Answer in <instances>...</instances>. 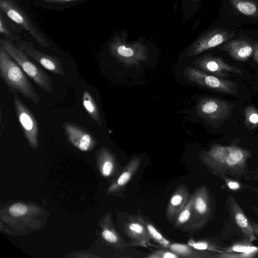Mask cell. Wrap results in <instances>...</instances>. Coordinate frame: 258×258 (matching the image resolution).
<instances>
[{
  "label": "cell",
  "instance_id": "484cf974",
  "mask_svg": "<svg viewBox=\"0 0 258 258\" xmlns=\"http://www.w3.org/2000/svg\"><path fill=\"white\" fill-rule=\"evenodd\" d=\"M3 12L0 10V32L10 40L18 42L20 40V37L15 34L8 25L4 16Z\"/></svg>",
  "mask_w": 258,
  "mask_h": 258
},
{
  "label": "cell",
  "instance_id": "8fae6325",
  "mask_svg": "<svg viewBox=\"0 0 258 258\" xmlns=\"http://www.w3.org/2000/svg\"><path fill=\"white\" fill-rule=\"evenodd\" d=\"M16 45L48 71L60 76L66 75L61 60L59 57L39 51L35 48L33 44L31 42L20 40L16 42Z\"/></svg>",
  "mask_w": 258,
  "mask_h": 258
},
{
  "label": "cell",
  "instance_id": "9a60e30c",
  "mask_svg": "<svg viewBox=\"0 0 258 258\" xmlns=\"http://www.w3.org/2000/svg\"><path fill=\"white\" fill-rule=\"evenodd\" d=\"M62 126L68 140L81 150L86 151L93 146L94 137L86 129L71 122H63Z\"/></svg>",
  "mask_w": 258,
  "mask_h": 258
},
{
  "label": "cell",
  "instance_id": "ffe728a7",
  "mask_svg": "<svg viewBox=\"0 0 258 258\" xmlns=\"http://www.w3.org/2000/svg\"><path fill=\"white\" fill-rule=\"evenodd\" d=\"M84 108L92 119L99 125H102V120L98 107L93 97L87 90H84L82 96Z\"/></svg>",
  "mask_w": 258,
  "mask_h": 258
},
{
  "label": "cell",
  "instance_id": "d590c367",
  "mask_svg": "<svg viewBox=\"0 0 258 258\" xmlns=\"http://www.w3.org/2000/svg\"><path fill=\"white\" fill-rule=\"evenodd\" d=\"M250 189L253 190L258 196V189L253 187H250Z\"/></svg>",
  "mask_w": 258,
  "mask_h": 258
},
{
  "label": "cell",
  "instance_id": "9c48e42d",
  "mask_svg": "<svg viewBox=\"0 0 258 258\" xmlns=\"http://www.w3.org/2000/svg\"><path fill=\"white\" fill-rule=\"evenodd\" d=\"M192 215L187 230L198 229L204 225L211 213L209 195L205 186H201L192 194Z\"/></svg>",
  "mask_w": 258,
  "mask_h": 258
},
{
  "label": "cell",
  "instance_id": "8992f818",
  "mask_svg": "<svg viewBox=\"0 0 258 258\" xmlns=\"http://www.w3.org/2000/svg\"><path fill=\"white\" fill-rule=\"evenodd\" d=\"M0 10L10 20L29 32L40 46L47 47L49 45L46 37L34 25L25 12L14 0H0Z\"/></svg>",
  "mask_w": 258,
  "mask_h": 258
},
{
  "label": "cell",
  "instance_id": "2e32d148",
  "mask_svg": "<svg viewBox=\"0 0 258 258\" xmlns=\"http://www.w3.org/2000/svg\"><path fill=\"white\" fill-rule=\"evenodd\" d=\"M189 196V190L184 184H181L176 187L167 207L166 215L169 221H175L179 213L187 203Z\"/></svg>",
  "mask_w": 258,
  "mask_h": 258
},
{
  "label": "cell",
  "instance_id": "277c9868",
  "mask_svg": "<svg viewBox=\"0 0 258 258\" xmlns=\"http://www.w3.org/2000/svg\"><path fill=\"white\" fill-rule=\"evenodd\" d=\"M109 50L111 55L126 67H139L148 58V49L145 45L140 42L126 43L118 36L109 43Z\"/></svg>",
  "mask_w": 258,
  "mask_h": 258
},
{
  "label": "cell",
  "instance_id": "ba28073f",
  "mask_svg": "<svg viewBox=\"0 0 258 258\" xmlns=\"http://www.w3.org/2000/svg\"><path fill=\"white\" fill-rule=\"evenodd\" d=\"M16 115L29 144L32 148L38 146L39 128L37 119L31 110L20 99L17 93H12Z\"/></svg>",
  "mask_w": 258,
  "mask_h": 258
},
{
  "label": "cell",
  "instance_id": "d6986e66",
  "mask_svg": "<svg viewBox=\"0 0 258 258\" xmlns=\"http://www.w3.org/2000/svg\"><path fill=\"white\" fill-rule=\"evenodd\" d=\"M141 163L140 157L132 158L120 173L116 181L111 185L109 190H115L125 186L136 173Z\"/></svg>",
  "mask_w": 258,
  "mask_h": 258
},
{
  "label": "cell",
  "instance_id": "5b68a950",
  "mask_svg": "<svg viewBox=\"0 0 258 258\" xmlns=\"http://www.w3.org/2000/svg\"><path fill=\"white\" fill-rule=\"evenodd\" d=\"M233 107L232 104L224 100L204 97L198 102L197 112L209 123L219 126L230 116Z\"/></svg>",
  "mask_w": 258,
  "mask_h": 258
},
{
  "label": "cell",
  "instance_id": "cb8c5ba5",
  "mask_svg": "<svg viewBox=\"0 0 258 258\" xmlns=\"http://www.w3.org/2000/svg\"><path fill=\"white\" fill-rule=\"evenodd\" d=\"M244 124L248 130L258 127V110L252 106H248L244 111Z\"/></svg>",
  "mask_w": 258,
  "mask_h": 258
},
{
  "label": "cell",
  "instance_id": "ac0fdd59",
  "mask_svg": "<svg viewBox=\"0 0 258 258\" xmlns=\"http://www.w3.org/2000/svg\"><path fill=\"white\" fill-rule=\"evenodd\" d=\"M177 254L179 257L187 258L214 257L215 254L208 250H200L188 244L171 243L166 248Z\"/></svg>",
  "mask_w": 258,
  "mask_h": 258
},
{
  "label": "cell",
  "instance_id": "836d02e7",
  "mask_svg": "<svg viewBox=\"0 0 258 258\" xmlns=\"http://www.w3.org/2000/svg\"><path fill=\"white\" fill-rule=\"evenodd\" d=\"M252 54L254 60L258 64V43L254 45Z\"/></svg>",
  "mask_w": 258,
  "mask_h": 258
},
{
  "label": "cell",
  "instance_id": "52a82bcc",
  "mask_svg": "<svg viewBox=\"0 0 258 258\" xmlns=\"http://www.w3.org/2000/svg\"><path fill=\"white\" fill-rule=\"evenodd\" d=\"M184 76L191 82L201 86L228 94L237 93V85L227 80L191 67H187L183 72Z\"/></svg>",
  "mask_w": 258,
  "mask_h": 258
},
{
  "label": "cell",
  "instance_id": "603a6c76",
  "mask_svg": "<svg viewBox=\"0 0 258 258\" xmlns=\"http://www.w3.org/2000/svg\"><path fill=\"white\" fill-rule=\"evenodd\" d=\"M142 219L151 238L166 248L171 242L165 238L152 223L145 220L143 218Z\"/></svg>",
  "mask_w": 258,
  "mask_h": 258
},
{
  "label": "cell",
  "instance_id": "5bb4252c",
  "mask_svg": "<svg viewBox=\"0 0 258 258\" xmlns=\"http://www.w3.org/2000/svg\"><path fill=\"white\" fill-rule=\"evenodd\" d=\"M227 204L232 218L243 233L247 241L252 242L256 239V232L253 224L249 221L235 199L229 195Z\"/></svg>",
  "mask_w": 258,
  "mask_h": 258
},
{
  "label": "cell",
  "instance_id": "e0dca14e",
  "mask_svg": "<svg viewBox=\"0 0 258 258\" xmlns=\"http://www.w3.org/2000/svg\"><path fill=\"white\" fill-rule=\"evenodd\" d=\"M222 49L234 59L246 61L253 52V46L247 41L234 39L224 43Z\"/></svg>",
  "mask_w": 258,
  "mask_h": 258
},
{
  "label": "cell",
  "instance_id": "d6a6232c",
  "mask_svg": "<svg viewBox=\"0 0 258 258\" xmlns=\"http://www.w3.org/2000/svg\"><path fill=\"white\" fill-rule=\"evenodd\" d=\"M43 2L48 4H62L79 1L82 0H43Z\"/></svg>",
  "mask_w": 258,
  "mask_h": 258
},
{
  "label": "cell",
  "instance_id": "7402d4cb",
  "mask_svg": "<svg viewBox=\"0 0 258 258\" xmlns=\"http://www.w3.org/2000/svg\"><path fill=\"white\" fill-rule=\"evenodd\" d=\"M193 197L191 196L184 208L180 212L175 221L176 228L184 227L187 229L192 218Z\"/></svg>",
  "mask_w": 258,
  "mask_h": 258
},
{
  "label": "cell",
  "instance_id": "f546056e",
  "mask_svg": "<svg viewBox=\"0 0 258 258\" xmlns=\"http://www.w3.org/2000/svg\"><path fill=\"white\" fill-rule=\"evenodd\" d=\"M27 211L26 206L21 203L14 204L9 209V212L14 217H19L24 215Z\"/></svg>",
  "mask_w": 258,
  "mask_h": 258
},
{
  "label": "cell",
  "instance_id": "30bf717a",
  "mask_svg": "<svg viewBox=\"0 0 258 258\" xmlns=\"http://www.w3.org/2000/svg\"><path fill=\"white\" fill-rule=\"evenodd\" d=\"M234 36V32L224 29H212L199 37L189 47L187 55L193 56L224 43Z\"/></svg>",
  "mask_w": 258,
  "mask_h": 258
},
{
  "label": "cell",
  "instance_id": "3957f363",
  "mask_svg": "<svg viewBox=\"0 0 258 258\" xmlns=\"http://www.w3.org/2000/svg\"><path fill=\"white\" fill-rule=\"evenodd\" d=\"M0 46L20 66L24 73L41 89L48 93L53 91L52 78L33 62L21 49L11 41L1 38Z\"/></svg>",
  "mask_w": 258,
  "mask_h": 258
},
{
  "label": "cell",
  "instance_id": "6da1fadb",
  "mask_svg": "<svg viewBox=\"0 0 258 258\" xmlns=\"http://www.w3.org/2000/svg\"><path fill=\"white\" fill-rule=\"evenodd\" d=\"M250 153L236 146L214 145L202 153V161L211 171L217 175L240 174L246 165Z\"/></svg>",
  "mask_w": 258,
  "mask_h": 258
},
{
  "label": "cell",
  "instance_id": "7a4b0ae2",
  "mask_svg": "<svg viewBox=\"0 0 258 258\" xmlns=\"http://www.w3.org/2000/svg\"><path fill=\"white\" fill-rule=\"evenodd\" d=\"M20 66L0 46V76L12 93H19L35 105L40 98Z\"/></svg>",
  "mask_w": 258,
  "mask_h": 258
},
{
  "label": "cell",
  "instance_id": "1f68e13d",
  "mask_svg": "<svg viewBox=\"0 0 258 258\" xmlns=\"http://www.w3.org/2000/svg\"><path fill=\"white\" fill-rule=\"evenodd\" d=\"M223 178L224 180L225 181V182L227 185V186L231 190H238L240 187V185L239 183L236 181H234L228 178H226L224 176H221Z\"/></svg>",
  "mask_w": 258,
  "mask_h": 258
},
{
  "label": "cell",
  "instance_id": "44dd1931",
  "mask_svg": "<svg viewBox=\"0 0 258 258\" xmlns=\"http://www.w3.org/2000/svg\"><path fill=\"white\" fill-rule=\"evenodd\" d=\"M229 2L243 15L251 17L258 16V4L255 0H229Z\"/></svg>",
  "mask_w": 258,
  "mask_h": 258
},
{
  "label": "cell",
  "instance_id": "e575fe53",
  "mask_svg": "<svg viewBox=\"0 0 258 258\" xmlns=\"http://www.w3.org/2000/svg\"><path fill=\"white\" fill-rule=\"evenodd\" d=\"M253 211L255 212L256 214L258 216V206L254 207L253 208Z\"/></svg>",
  "mask_w": 258,
  "mask_h": 258
},
{
  "label": "cell",
  "instance_id": "83f0119b",
  "mask_svg": "<svg viewBox=\"0 0 258 258\" xmlns=\"http://www.w3.org/2000/svg\"><path fill=\"white\" fill-rule=\"evenodd\" d=\"M104 239L111 243L118 244L120 248H125L129 246L128 244L123 241L120 238L113 230L105 229L102 233Z\"/></svg>",
  "mask_w": 258,
  "mask_h": 258
},
{
  "label": "cell",
  "instance_id": "7c38bea8",
  "mask_svg": "<svg viewBox=\"0 0 258 258\" xmlns=\"http://www.w3.org/2000/svg\"><path fill=\"white\" fill-rule=\"evenodd\" d=\"M193 64L201 70L224 79L230 77V73L241 75L242 71L235 66L225 62L219 57L205 55L197 58Z\"/></svg>",
  "mask_w": 258,
  "mask_h": 258
},
{
  "label": "cell",
  "instance_id": "f1b7e54d",
  "mask_svg": "<svg viewBox=\"0 0 258 258\" xmlns=\"http://www.w3.org/2000/svg\"><path fill=\"white\" fill-rule=\"evenodd\" d=\"M179 257V255L168 249L155 251L147 256L148 258H178Z\"/></svg>",
  "mask_w": 258,
  "mask_h": 258
},
{
  "label": "cell",
  "instance_id": "4dcf8cb0",
  "mask_svg": "<svg viewBox=\"0 0 258 258\" xmlns=\"http://www.w3.org/2000/svg\"><path fill=\"white\" fill-rule=\"evenodd\" d=\"M111 156L110 155L108 159L105 160L102 166V174L105 176H109L112 173L114 169V163L112 160L110 159Z\"/></svg>",
  "mask_w": 258,
  "mask_h": 258
},
{
  "label": "cell",
  "instance_id": "4fadbf2b",
  "mask_svg": "<svg viewBox=\"0 0 258 258\" xmlns=\"http://www.w3.org/2000/svg\"><path fill=\"white\" fill-rule=\"evenodd\" d=\"M124 231L133 245L147 247L150 243L151 238L141 216L128 217Z\"/></svg>",
  "mask_w": 258,
  "mask_h": 258
},
{
  "label": "cell",
  "instance_id": "d4e9b609",
  "mask_svg": "<svg viewBox=\"0 0 258 258\" xmlns=\"http://www.w3.org/2000/svg\"><path fill=\"white\" fill-rule=\"evenodd\" d=\"M226 252H245L255 254L258 253V247L252 245L249 242L237 243L226 248Z\"/></svg>",
  "mask_w": 258,
  "mask_h": 258
},
{
  "label": "cell",
  "instance_id": "4316f807",
  "mask_svg": "<svg viewBox=\"0 0 258 258\" xmlns=\"http://www.w3.org/2000/svg\"><path fill=\"white\" fill-rule=\"evenodd\" d=\"M187 244L195 248L200 250L216 251L221 252L217 249V247L214 244L210 242L205 240L195 241L192 238H190L187 242Z\"/></svg>",
  "mask_w": 258,
  "mask_h": 258
}]
</instances>
